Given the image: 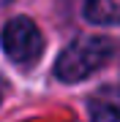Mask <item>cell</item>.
<instances>
[{
  "label": "cell",
  "instance_id": "6da1fadb",
  "mask_svg": "<svg viewBox=\"0 0 120 122\" xmlns=\"http://www.w3.org/2000/svg\"><path fill=\"white\" fill-rule=\"evenodd\" d=\"M112 52H115V44L109 38H101V35L76 38L74 44H68L60 52L57 62H55V76L60 81H66V84L82 81V79L93 76L112 57Z\"/></svg>",
  "mask_w": 120,
  "mask_h": 122
},
{
  "label": "cell",
  "instance_id": "7a4b0ae2",
  "mask_svg": "<svg viewBox=\"0 0 120 122\" xmlns=\"http://www.w3.org/2000/svg\"><path fill=\"white\" fill-rule=\"evenodd\" d=\"M0 46L17 65H33L44 54V35L38 25L27 16H14L0 33Z\"/></svg>",
  "mask_w": 120,
  "mask_h": 122
},
{
  "label": "cell",
  "instance_id": "3957f363",
  "mask_svg": "<svg viewBox=\"0 0 120 122\" xmlns=\"http://www.w3.org/2000/svg\"><path fill=\"white\" fill-rule=\"evenodd\" d=\"M85 19L93 25H120V0H87Z\"/></svg>",
  "mask_w": 120,
  "mask_h": 122
},
{
  "label": "cell",
  "instance_id": "277c9868",
  "mask_svg": "<svg viewBox=\"0 0 120 122\" xmlns=\"http://www.w3.org/2000/svg\"><path fill=\"white\" fill-rule=\"evenodd\" d=\"M90 122H120V109L112 103H98L93 109V119Z\"/></svg>",
  "mask_w": 120,
  "mask_h": 122
}]
</instances>
